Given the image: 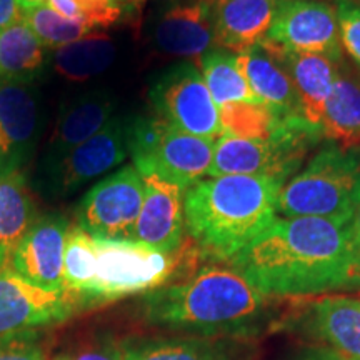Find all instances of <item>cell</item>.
I'll return each mask as SVG.
<instances>
[{
	"instance_id": "cell-21",
	"label": "cell",
	"mask_w": 360,
	"mask_h": 360,
	"mask_svg": "<svg viewBox=\"0 0 360 360\" xmlns=\"http://www.w3.org/2000/svg\"><path fill=\"white\" fill-rule=\"evenodd\" d=\"M264 44L281 58L285 69L289 70L304 119L321 129L323 109L334 85L339 62L319 56V53L287 51L270 39H265Z\"/></svg>"
},
{
	"instance_id": "cell-15",
	"label": "cell",
	"mask_w": 360,
	"mask_h": 360,
	"mask_svg": "<svg viewBox=\"0 0 360 360\" xmlns=\"http://www.w3.org/2000/svg\"><path fill=\"white\" fill-rule=\"evenodd\" d=\"M215 6L217 0H172L155 22V47L199 67L214 45Z\"/></svg>"
},
{
	"instance_id": "cell-11",
	"label": "cell",
	"mask_w": 360,
	"mask_h": 360,
	"mask_svg": "<svg viewBox=\"0 0 360 360\" xmlns=\"http://www.w3.org/2000/svg\"><path fill=\"white\" fill-rule=\"evenodd\" d=\"M129 154V124L112 119L96 135L70 150L64 159L40 169L42 182L53 195L67 197L90 180L119 167Z\"/></svg>"
},
{
	"instance_id": "cell-24",
	"label": "cell",
	"mask_w": 360,
	"mask_h": 360,
	"mask_svg": "<svg viewBox=\"0 0 360 360\" xmlns=\"http://www.w3.org/2000/svg\"><path fill=\"white\" fill-rule=\"evenodd\" d=\"M122 360H240L229 342L215 337H157L120 345Z\"/></svg>"
},
{
	"instance_id": "cell-6",
	"label": "cell",
	"mask_w": 360,
	"mask_h": 360,
	"mask_svg": "<svg viewBox=\"0 0 360 360\" xmlns=\"http://www.w3.org/2000/svg\"><path fill=\"white\" fill-rule=\"evenodd\" d=\"M321 137V129L309 124L304 117L277 120L269 139L222 135L214 142L209 177L270 175L285 184L309 148Z\"/></svg>"
},
{
	"instance_id": "cell-33",
	"label": "cell",
	"mask_w": 360,
	"mask_h": 360,
	"mask_svg": "<svg viewBox=\"0 0 360 360\" xmlns=\"http://www.w3.org/2000/svg\"><path fill=\"white\" fill-rule=\"evenodd\" d=\"M294 360H354L322 344L305 345L295 354Z\"/></svg>"
},
{
	"instance_id": "cell-35",
	"label": "cell",
	"mask_w": 360,
	"mask_h": 360,
	"mask_svg": "<svg viewBox=\"0 0 360 360\" xmlns=\"http://www.w3.org/2000/svg\"><path fill=\"white\" fill-rule=\"evenodd\" d=\"M22 20L19 0H0V29Z\"/></svg>"
},
{
	"instance_id": "cell-9",
	"label": "cell",
	"mask_w": 360,
	"mask_h": 360,
	"mask_svg": "<svg viewBox=\"0 0 360 360\" xmlns=\"http://www.w3.org/2000/svg\"><path fill=\"white\" fill-rule=\"evenodd\" d=\"M148 96L155 115L179 130L212 142L224 135L219 109L195 64L170 67L155 80Z\"/></svg>"
},
{
	"instance_id": "cell-36",
	"label": "cell",
	"mask_w": 360,
	"mask_h": 360,
	"mask_svg": "<svg viewBox=\"0 0 360 360\" xmlns=\"http://www.w3.org/2000/svg\"><path fill=\"white\" fill-rule=\"evenodd\" d=\"M349 227H350V236H352L355 254H357V259L360 262V199H359L357 207H355L354 217H352V220H350Z\"/></svg>"
},
{
	"instance_id": "cell-7",
	"label": "cell",
	"mask_w": 360,
	"mask_h": 360,
	"mask_svg": "<svg viewBox=\"0 0 360 360\" xmlns=\"http://www.w3.org/2000/svg\"><path fill=\"white\" fill-rule=\"evenodd\" d=\"M129 154L142 175H159L187 191L209 175L214 142L179 130L155 115L129 124Z\"/></svg>"
},
{
	"instance_id": "cell-22",
	"label": "cell",
	"mask_w": 360,
	"mask_h": 360,
	"mask_svg": "<svg viewBox=\"0 0 360 360\" xmlns=\"http://www.w3.org/2000/svg\"><path fill=\"white\" fill-rule=\"evenodd\" d=\"M305 334L337 352L360 360V299L327 295L315 300L302 319Z\"/></svg>"
},
{
	"instance_id": "cell-1",
	"label": "cell",
	"mask_w": 360,
	"mask_h": 360,
	"mask_svg": "<svg viewBox=\"0 0 360 360\" xmlns=\"http://www.w3.org/2000/svg\"><path fill=\"white\" fill-rule=\"evenodd\" d=\"M349 225L277 217L229 264L267 297L360 289V262Z\"/></svg>"
},
{
	"instance_id": "cell-23",
	"label": "cell",
	"mask_w": 360,
	"mask_h": 360,
	"mask_svg": "<svg viewBox=\"0 0 360 360\" xmlns=\"http://www.w3.org/2000/svg\"><path fill=\"white\" fill-rule=\"evenodd\" d=\"M340 62L323 109L321 132L335 146L352 150L360 147V80L340 67Z\"/></svg>"
},
{
	"instance_id": "cell-20",
	"label": "cell",
	"mask_w": 360,
	"mask_h": 360,
	"mask_svg": "<svg viewBox=\"0 0 360 360\" xmlns=\"http://www.w3.org/2000/svg\"><path fill=\"white\" fill-rule=\"evenodd\" d=\"M278 0H217L214 47L242 53L269 37Z\"/></svg>"
},
{
	"instance_id": "cell-31",
	"label": "cell",
	"mask_w": 360,
	"mask_h": 360,
	"mask_svg": "<svg viewBox=\"0 0 360 360\" xmlns=\"http://www.w3.org/2000/svg\"><path fill=\"white\" fill-rule=\"evenodd\" d=\"M335 11L342 49L360 69V4L357 0H337Z\"/></svg>"
},
{
	"instance_id": "cell-13",
	"label": "cell",
	"mask_w": 360,
	"mask_h": 360,
	"mask_svg": "<svg viewBox=\"0 0 360 360\" xmlns=\"http://www.w3.org/2000/svg\"><path fill=\"white\" fill-rule=\"evenodd\" d=\"M77 307V299L67 290L42 289L12 267L0 269V337L62 322Z\"/></svg>"
},
{
	"instance_id": "cell-29",
	"label": "cell",
	"mask_w": 360,
	"mask_h": 360,
	"mask_svg": "<svg viewBox=\"0 0 360 360\" xmlns=\"http://www.w3.org/2000/svg\"><path fill=\"white\" fill-rule=\"evenodd\" d=\"M20 11L22 20L32 29V32L37 35L40 42L47 49H52V51L84 39L89 34L98 32L87 22L60 15L52 7H49L47 4L24 7Z\"/></svg>"
},
{
	"instance_id": "cell-18",
	"label": "cell",
	"mask_w": 360,
	"mask_h": 360,
	"mask_svg": "<svg viewBox=\"0 0 360 360\" xmlns=\"http://www.w3.org/2000/svg\"><path fill=\"white\" fill-rule=\"evenodd\" d=\"M114 98L105 90L85 92L67 101L58 114L56 130L49 141L40 169L57 164L70 150L102 130L114 117Z\"/></svg>"
},
{
	"instance_id": "cell-26",
	"label": "cell",
	"mask_w": 360,
	"mask_h": 360,
	"mask_svg": "<svg viewBox=\"0 0 360 360\" xmlns=\"http://www.w3.org/2000/svg\"><path fill=\"white\" fill-rule=\"evenodd\" d=\"M35 219L25 175L13 172L0 177V269L11 267L13 252Z\"/></svg>"
},
{
	"instance_id": "cell-39",
	"label": "cell",
	"mask_w": 360,
	"mask_h": 360,
	"mask_svg": "<svg viewBox=\"0 0 360 360\" xmlns=\"http://www.w3.org/2000/svg\"><path fill=\"white\" fill-rule=\"evenodd\" d=\"M326 2H328V0H326ZM335 2H337V0H335Z\"/></svg>"
},
{
	"instance_id": "cell-27",
	"label": "cell",
	"mask_w": 360,
	"mask_h": 360,
	"mask_svg": "<svg viewBox=\"0 0 360 360\" xmlns=\"http://www.w3.org/2000/svg\"><path fill=\"white\" fill-rule=\"evenodd\" d=\"M115 53L117 47L109 35L94 32L56 49L52 53V64L57 74L64 79L84 82L109 69Z\"/></svg>"
},
{
	"instance_id": "cell-3",
	"label": "cell",
	"mask_w": 360,
	"mask_h": 360,
	"mask_svg": "<svg viewBox=\"0 0 360 360\" xmlns=\"http://www.w3.org/2000/svg\"><path fill=\"white\" fill-rule=\"evenodd\" d=\"M282 186L270 175H224L188 187L184 219L197 249L217 262H231L278 217Z\"/></svg>"
},
{
	"instance_id": "cell-38",
	"label": "cell",
	"mask_w": 360,
	"mask_h": 360,
	"mask_svg": "<svg viewBox=\"0 0 360 360\" xmlns=\"http://www.w3.org/2000/svg\"><path fill=\"white\" fill-rule=\"evenodd\" d=\"M359 299H360V289H359Z\"/></svg>"
},
{
	"instance_id": "cell-14",
	"label": "cell",
	"mask_w": 360,
	"mask_h": 360,
	"mask_svg": "<svg viewBox=\"0 0 360 360\" xmlns=\"http://www.w3.org/2000/svg\"><path fill=\"white\" fill-rule=\"evenodd\" d=\"M40 120L34 84H0V177L22 172L37 146Z\"/></svg>"
},
{
	"instance_id": "cell-37",
	"label": "cell",
	"mask_w": 360,
	"mask_h": 360,
	"mask_svg": "<svg viewBox=\"0 0 360 360\" xmlns=\"http://www.w3.org/2000/svg\"><path fill=\"white\" fill-rule=\"evenodd\" d=\"M40 4H45V0H19V6H20V8H24V7L40 6Z\"/></svg>"
},
{
	"instance_id": "cell-34",
	"label": "cell",
	"mask_w": 360,
	"mask_h": 360,
	"mask_svg": "<svg viewBox=\"0 0 360 360\" xmlns=\"http://www.w3.org/2000/svg\"><path fill=\"white\" fill-rule=\"evenodd\" d=\"M57 360H122V352H120V347H102L84 350V352L74 355H65V357Z\"/></svg>"
},
{
	"instance_id": "cell-2",
	"label": "cell",
	"mask_w": 360,
	"mask_h": 360,
	"mask_svg": "<svg viewBox=\"0 0 360 360\" xmlns=\"http://www.w3.org/2000/svg\"><path fill=\"white\" fill-rule=\"evenodd\" d=\"M267 305V295L231 264H214L148 292L143 317L199 337H244L262 328Z\"/></svg>"
},
{
	"instance_id": "cell-19",
	"label": "cell",
	"mask_w": 360,
	"mask_h": 360,
	"mask_svg": "<svg viewBox=\"0 0 360 360\" xmlns=\"http://www.w3.org/2000/svg\"><path fill=\"white\" fill-rule=\"evenodd\" d=\"M236 62L254 94L272 112L276 120L304 117L295 85L283 62L264 42L237 53Z\"/></svg>"
},
{
	"instance_id": "cell-8",
	"label": "cell",
	"mask_w": 360,
	"mask_h": 360,
	"mask_svg": "<svg viewBox=\"0 0 360 360\" xmlns=\"http://www.w3.org/2000/svg\"><path fill=\"white\" fill-rule=\"evenodd\" d=\"M199 69L219 109L224 135L238 139H269L276 117L255 96L238 70L236 53L210 51L202 57Z\"/></svg>"
},
{
	"instance_id": "cell-4",
	"label": "cell",
	"mask_w": 360,
	"mask_h": 360,
	"mask_svg": "<svg viewBox=\"0 0 360 360\" xmlns=\"http://www.w3.org/2000/svg\"><path fill=\"white\" fill-rule=\"evenodd\" d=\"M359 199L360 150H345L332 143L323 147L302 172L283 184L277 215L326 219L349 225Z\"/></svg>"
},
{
	"instance_id": "cell-17",
	"label": "cell",
	"mask_w": 360,
	"mask_h": 360,
	"mask_svg": "<svg viewBox=\"0 0 360 360\" xmlns=\"http://www.w3.org/2000/svg\"><path fill=\"white\" fill-rule=\"evenodd\" d=\"M143 202L134 240L164 252H179L184 245V191L159 175H142Z\"/></svg>"
},
{
	"instance_id": "cell-12",
	"label": "cell",
	"mask_w": 360,
	"mask_h": 360,
	"mask_svg": "<svg viewBox=\"0 0 360 360\" xmlns=\"http://www.w3.org/2000/svg\"><path fill=\"white\" fill-rule=\"evenodd\" d=\"M267 39L287 51L342 60L337 11L326 0H278Z\"/></svg>"
},
{
	"instance_id": "cell-25",
	"label": "cell",
	"mask_w": 360,
	"mask_h": 360,
	"mask_svg": "<svg viewBox=\"0 0 360 360\" xmlns=\"http://www.w3.org/2000/svg\"><path fill=\"white\" fill-rule=\"evenodd\" d=\"M47 64V47L24 20L0 29V84H34Z\"/></svg>"
},
{
	"instance_id": "cell-40",
	"label": "cell",
	"mask_w": 360,
	"mask_h": 360,
	"mask_svg": "<svg viewBox=\"0 0 360 360\" xmlns=\"http://www.w3.org/2000/svg\"><path fill=\"white\" fill-rule=\"evenodd\" d=\"M357 2H359V4H360V0H357Z\"/></svg>"
},
{
	"instance_id": "cell-16",
	"label": "cell",
	"mask_w": 360,
	"mask_h": 360,
	"mask_svg": "<svg viewBox=\"0 0 360 360\" xmlns=\"http://www.w3.org/2000/svg\"><path fill=\"white\" fill-rule=\"evenodd\" d=\"M70 225L60 215L35 219L12 255L11 267L34 285L65 290L64 255Z\"/></svg>"
},
{
	"instance_id": "cell-28",
	"label": "cell",
	"mask_w": 360,
	"mask_h": 360,
	"mask_svg": "<svg viewBox=\"0 0 360 360\" xmlns=\"http://www.w3.org/2000/svg\"><path fill=\"white\" fill-rule=\"evenodd\" d=\"M96 274V238L77 224L70 225L64 255V287L82 304Z\"/></svg>"
},
{
	"instance_id": "cell-5",
	"label": "cell",
	"mask_w": 360,
	"mask_h": 360,
	"mask_svg": "<svg viewBox=\"0 0 360 360\" xmlns=\"http://www.w3.org/2000/svg\"><path fill=\"white\" fill-rule=\"evenodd\" d=\"M96 238V274L82 304L110 302L170 283L184 264L182 249L164 252L134 240Z\"/></svg>"
},
{
	"instance_id": "cell-30",
	"label": "cell",
	"mask_w": 360,
	"mask_h": 360,
	"mask_svg": "<svg viewBox=\"0 0 360 360\" xmlns=\"http://www.w3.org/2000/svg\"><path fill=\"white\" fill-rule=\"evenodd\" d=\"M143 2L146 0H45L60 15L87 22L96 30L117 24L125 12L141 8Z\"/></svg>"
},
{
	"instance_id": "cell-10",
	"label": "cell",
	"mask_w": 360,
	"mask_h": 360,
	"mask_svg": "<svg viewBox=\"0 0 360 360\" xmlns=\"http://www.w3.org/2000/svg\"><path fill=\"white\" fill-rule=\"evenodd\" d=\"M143 202V177L135 165H125L102 179L80 202L77 225L97 238L129 240Z\"/></svg>"
},
{
	"instance_id": "cell-32",
	"label": "cell",
	"mask_w": 360,
	"mask_h": 360,
	"mask_svg": "<svg viewBox=\"0 0 360 360\" xmlns=\"http://www.w3.org/2000/svg\"><path fill=\"white\" fill-rule=\"evenodd\" d=\"M0 360H47L34 332L0 337Z\"/></svg>"
}]
</instances>
